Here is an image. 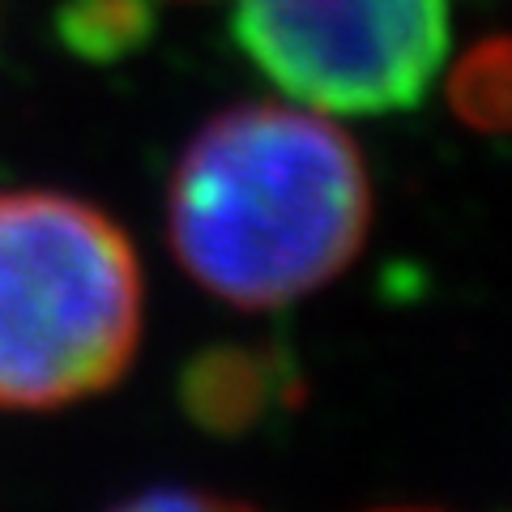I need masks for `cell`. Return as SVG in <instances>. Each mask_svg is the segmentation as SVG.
Masks as SVG:
<instances>
[{
    "mask_svg": "<svg viewBox=\"0 0 512 512\" xmlns=\"http://www.w3.org/2000/svg\"><path fill=\"white\" fill-rule=\"evenodd\" d=\"M372 184L342 128L308 107H231L188 141L167 227L188 278L235 308H286L355 261Z\"/></svg>",
    "mask_w": 512,
    "mask_h": 512,
    "instance_id": "cell-1",
    "label": "cell"
},
{
    "mask_svg": "<svg viewBox=\"0 0 512 512\" xmlns=\"http://www.w3.org/2000/svg\"><path fill=\"white\" fill-rule=\"evenodd\" d=\"M141 265L103 210L0 192V410H56L111 389L141 342Z\"/></svg>",
    "mask_w": 512,
    "mask_h": 512,
    "instance_id": "cell-2",
    "label": "cell"
},
{
    "mask_svg": "<svg viewBox=\"0 0 512 512\" xmlns=\"http://www.w3.org/2000/svg\"><path fill=\"white\" fill-rule=\"evenodd\" d=\"M235 43L320 116L419 107L448 56V0H235Z\"/></svg>",
    "mask_w": 512,
    "mask_h": 512,
    "instance_id": "cell-3",
    "label": "cell"
},
{
    "mask_svg": "<svg viewBox=\"0 0 512 512\" xmlns=\"http://www.w3.org/2000/svg\"><path fill=\"white\" fill-rule=\"evenodd\" d=\"M295 384V367L269 346H210L184 367L180 402L205 431L239 436L265 423Z\"/></svg>",
    "mask_w": 512,
    "mask_h": 512,
    "instance_id": "cell-4",
    "label": "cell"
},
{
    "mask_svg": "<svg viewBox=\"0 0 512 512\" xmlns=\"http://www.w3.org/2000/svg\"><path fill=\"white\" fill-rule=\"evenodd\" d=\"M56 26L69 52L94 64H107L137 52V43H146L154 13L150 0H69L60 9Z\"/></svg>",
    "mask_w": 512,
    "mask_h": 512,
    "instance_id": "cell-5",
    "label": "cell"
},
{
    "mask_svg": "<svg viewBox=\"0 0 512 512\" xmlns=\"http://www.w3.org/2000/svg\"><path fill=\"white\" fill-rule=\"evenodd\" d=\"M453 111L474 128L500 133L508 120V43L491 39L457 64L453 82H448Z\"/></svg>",
    "mask_w": 512,
    "mask_h": 512,
    "instance_id": "cell-6",
    "label": "cell"
},
{
    "mask_svg": "<svg viewBox=\"0 0 512 512\" xmlns=\"http://www.w3.org/2000/svg\"><path fill=\"white\" fill-rule=\"evenodd\" d=\"M116 512H252L235 500H222L210 491H188V487H154L146 495H133Z\"/></svg>",
    "mask_w": 512,
    "mask_h": 512,
    "instance_id": "cell-7",
    "label": "cell"
}]
</instances>
